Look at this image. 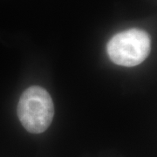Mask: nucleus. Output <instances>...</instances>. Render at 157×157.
Returning <instances> with one entry per match:
<instances>
[{"label":"nucleus","mask_w":157,"mask_h":157,"mask_svg":"<svg viewBox=\"0 0 157 157\" xmlns=\"http://www.w3.org/2000/svg\"><path fill=\"white\" fill-rule=\"evenodd\" d=\"M53 115V101L46 90L33 86L23 93L17 104V116L28 132H45L52 123Z\"/></svg>","instance_id":"f257e3e1"},{"label":"nucleus","mask_w":157,"mask_h":157,"mask_svg":"<svg viewBox=\"0 0 157 157\" xmlns=\"http://www.w3.org/2000/svg\"><path fill=\"white\" fill-rule=\"evenodd\" d=\"M151 42L148 34L140 29H129L115 34L107 44V53L114 64L135 67L146 59Z\"/></svg>","instance_id":"f03ea898"}]
</instances>
